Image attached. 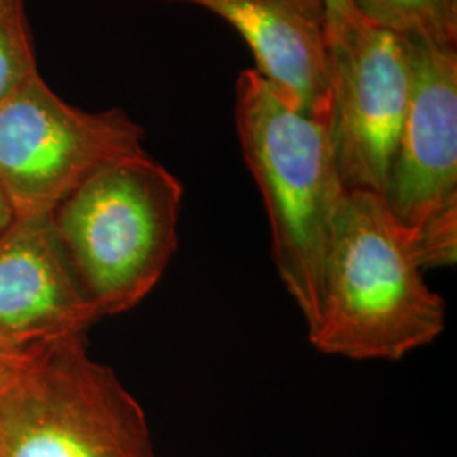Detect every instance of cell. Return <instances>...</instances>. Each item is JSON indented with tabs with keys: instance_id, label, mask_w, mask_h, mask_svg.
I'll use <instances>...</instances> for the list:
<instances>
[{
	"instance_id": "1",
	"label": "cell",
	"mask_w": 457,
	"mask_h": 457,
	"mask_svg": "<svg viewBox=\"0 0 457 457\" xmlns=\"http://www.w3.org/2000/svg\"><path fill=\"white\" fill-rule=\"evenodd\" d=\"M422 273L381 195L347 192L307 324L312 345L347 360L398 361L434 343L445 302Z\"/></svg>"
},
{
	"instance_id": "2",
	"label": "cell",
	"mask_w": 457,
	"mask_h": 457,
	"mask_svg": "<svg viewBox=\"0 0 457 457\" xmlns=\"http://www.w3.org/2000/svg\"><path fill=\"white\" fill-rule=\"evenodd\" d=\"M234 119L268 213L279 279L309 324L344 188L327 122L298 112L254 68L236 80Z\"/></svg>"
},
{
	"instance_id": "3",
	"label": "cell",
	"mask_w": 457,
	"mask_h": 457,
	"mask_svg": "<svg viewBox=\"0 0 457 457\" xmlns=\"http://www.w3.org/2000/svg\"><path fill=\"white\" fill-rule=\"evenodd\" d=\"M181 181L146 151L102 168L51 212L58 241L98 313L154 290L179 247Z\"/></svg>"
},
{
	"instance_id": "4",
	"label": "cell",
	"mask_w": 457,
	"mask_h": 457,
	"mask_svg": "<svg viewBox=\"0 0 457 457\" xmlns=\"http://www.w3.org/2000/svg\"><path fill=\"white\" fill-rule=\"evenodd\" d=\"M0 457H156L146 413L87 336L36 344L0 398Z\"/></svg>"
},
{
	"instance_id": "5",
	"label": "cell",
	"mask_w": 457,
	"mask_h": 457,
	"mask_svg": "<svg viewBox=\"0 0 457 457\" xmlns=\"http://www.w3.org/2000/svg\"><path fill=\"white\" fill-rule=\"evenodd\" d=\"M405 39L411 94L381 198L425 271L457 260V49Z\"/></svg>"
},
{
	"instance_id": "6",
	"label": "cell",
	"mask_w": 457,
	"mask_h": 457,
	"mask_svg": "<svg viewBox=\"0 0 457 457\" xmlns=\"http://www.w3.org/2000/svg\"><path fill=\"white\" fill-rule=\"evenodd\" d=\"M143 143L126 111H82L37 73L0 107V183L17 217L53 212L102 168L145 153Z\"/></svg>"
},
{
	"instance_id": "7",
	"label": "cell",
	"mask_w": 457,
	"mask_h": 457,
	"mask_svg": "<svg viewBox=\"0 0 457 457\" xmlns=\"http://www.w3.org/2000/svg\"><path fill=\"white\" fill-rule=\"evenodd\" d=\"M410 94L405 37L360 16L330 39L327 129L345 192L383 194Z\"/></svg>"
},
{
	"instance_id": "8",
	"label": "cell",
	"mask_w": 457,
	"mask_h": 457,
	"mask_svg": "<svg viewBox=\"0 0 457 457\" xmlns=\"http://www.w3.org/2000/svg\"><path fill=\"white\" fill-rule=\"evenodd\" d=\"M100 319L66 260L51 212L19 215L0 237V339L87 336Z\"/></svg>"
},
{
	"instance_id": "9",
	"label": "cell",
	"mask_w": 457,
	"mask_h": 457,
	"mask_svg": "<svg viewBox=\"0 0 457 457\" xmlns=\"http://www.w3.org/2000/svg\"><path fill=\"white\" fill-rule=\"evenodd\" d=\"M190 4L243 36L256 71L298 112L327 122L330 33L324 0H162Z\"/></svg>"
},
{
	"instance_id": "10",
	"label": "cell",
	"mask_w": 457,
	"mask_h": 457,
	"mask_svg": "<svg viewBox=\"0 0 457 457\" xmlns=\"http://www.w3.org/2000/svg\"><path fill=\"white\" fill-rule=\"evenodd\" d=\"M358 16L398 34L441 46L457 45V0H351Z\"/></svg>"
},
{
	"instance_id": "11",
	"label": "cell",
	"mask_w": 457,
	"mask_h": 457,
	"mask_svg": "<svg viewBox=\"0 0 457 457\" xmlns=\"http://www.w3.org/2000/svg\"><path fill=\"white\" fill-rule=\"evenodd\" d=\"M39 73L24 0H0V107Z\"/></svg>"
},
{
	"instance_id": "12",
	"label": "cell",
	"mask_w": 457,
	"mask_h": 457,
	"mask_svg": "<svg viewBox=\"0 0 457 457\" xmlns=\"http://www.w3.org/2000/svg\"><path fill=\"white\" fill-rule=\"evenodd\" d=\"M34 347L36 344H17L0 339V398L16 381L24 364L31 358Z\"/></svg>"
},
{
	"instance_id": "13",
	"label": "cell",
	"mask_w": 457,
	"mask_h": 457,
	"mask_svg": "<svg viewBox=\"0 0 457 457\" xmlns=\"http://www.w3.org/2000/svg\"><path fill=\"white\" fill-rule=\"evenodd\" d=\"M328 14V33L330 39L351 28L360 16L353 7L351 0H324Z\"/></svg>"
},
{
	"instance_id": "14",
	"label": "cell",
	"mask_w": 457,
	"mask_h": 457,
	"mask_svg": "<svg viewBox=\"0 0 457 457\" xmlns=\"http://www.w3.org/2000/svg\"><path fill=\"white\" fill-rule=\"evenodd\" d=\"M17 220V212L11 196L4 190L0 183V237L12 228V224Z\"/></svg>"
}]
</instances>
